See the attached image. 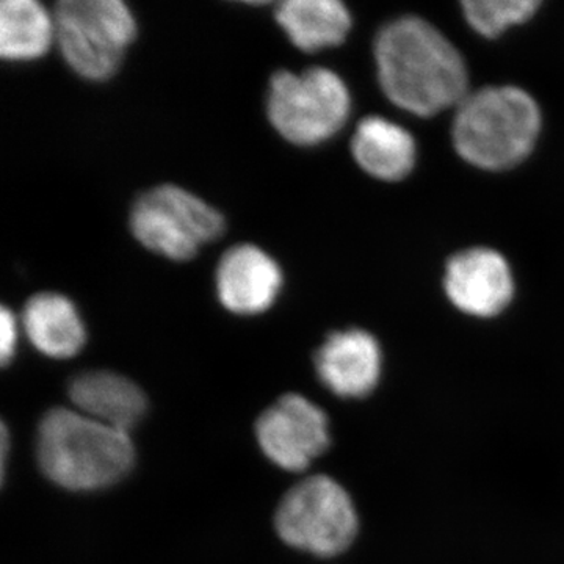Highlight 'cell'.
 <instances>
[{"instance_id": "16", "label": "cell", "mask_w": 564, "mask_h": 564, "mask_svg": "<svg viewBox=\"0 0 564 564\" xmlns=\"http://www.w3.org/2000/svg\"><path fill=\"white\" fill-rule=\"evenodd\" d=\"M55 44V20L36 0L0 3V55L13 63L43 58Z\"/></svg>"}, {"instance_id": "5", "label": "cell", "mask_w": 564, "mask_h": 564, "mask_svg": "<svg viewBox=\"0 0 564 564\" xmlns=\"http://www.w3.org/2000/svg\"><path fill=\"white\" fill-rule=\"evenodd\" d=\"M55 46L80 79L101 84L118 73L139 33L121 0H62L55 6Z\"/></svg>"}, {"instance_id": "1", "label": "cell", "mask_w": 564, "mask_h": 564, "mask_svg": "<svg viewBox=\"0 0 564 564\" xmlns=\"http://www.w3.org/2000/svg\"><path fill=\"white\" fill-rule=\"evenodd\" d=\"M375 61L384 95L419 117L459 106L469 95L462 54L421 18H400L384 25L375 40Z\"/></svg>"}, {"instance_id": "10", "label": "cell", "mask_w": 564, "mask_h": 564, "mask_svg": "<svg viewBox=\"0 0 564 564\" xmlns=\"http://www.w3.org/2000/svg\"><path fill=\"white\" fill-rule=\"evenodd\" d=\"M444 289L448 300L463 313L492 317L502 313L513 299V273L500 252L473 248L448 261Z\"/></svg>"}, {"instance_id": "4", "label": "cell", "mask_w": 564, "mask_h": 564, "mask_svg": "<svg viewBox=\"0 0 564 564\" xmlns=\"http://www.w3.org/2000/svg\"><path fill=\"white\" fill-rule=\"evenodd\" d=\"M350 110L347 84L332 69H280L270 77L267 118L278 135L293 147L313 148L332 140L347 124Z\"/></svg>"}, {"instance_id": "12", "label": "cell", "mask_w": 564, "mask_h": 564, "mask_svg": "<svg viewBox=\"0 0 564 564\" xmlns=\"http://www.w3.org/2000/svg\"><path fill=\"white\" fill-rule=\"evenodd\" d=\"M68 395L79 413L129 433L148 410L143 391L122 375L88 370L74 375Z\"/></svg>"}, {"instance_id": "13", "label": "cell", "mask_w": 564, "mask_h": 564, "mask_svg": "<svg viewBox=\"0 0 564 564\" xmlns=\"http://www.w3.org/2000/svg\"><path fill=\"white\" fill-rule=\"evenodd\" d=\"M21 323L33 347L47 358H74L87 343L80 313L63 293L32 295L24 304Z\"/></svg>"}, {"instance_id": "15", "label": "cell", "mask_w": 564, "mask_h": 564, "mask_svg": "<svg viewBox=\"0 0 564 564\" xmlns=\"http://www.w3.org/2000/svg\"><path fill=\"white\" fill-rule=\"evenodd\" d=\"M356 163L370 176L381 181H400L413 172L415 141L402 126L380 117L359 122L351 140Z\"/></svg>"}, {"instance_id": "8", "label": "cell", "mask_w": 564, "mask_h": 564, "mask_svg": "<svg viewBox=\"0 0 564 564\" xmlns=\"http://www.w3.org/2000/svg\"><path fill=\"white\" fill-rule=\"evenodd\" d=\"M256 437L270 462L289 473H302L329 445L328 415L313 402L285 393L256 421Z\"/></svg>"}, {"instance_id": "6", "label": "cell", "mask_w": 564, "mask_h": 564, "mask_svg": "<svg viewBox=\"0 0 564 564\" xmlns=\"http://www.w3.org/2000/svg\"><path fill=\"white\" fill-rule=\"evenodd\" d=\"M133 239L148 251L174 262L192 261L226 231L220 210L176 184L141 193L129 212Z\"/></svg>"}, {"instance_id": "18", "label": "cell", "mask_w": 564, "mask_h": 564, "mask_svg": "<svg viewBox=\"0 0 564 564\" xmlns=\"http://www.w3.org/2000/svg\"><path fill=\"white\" fill-rule=\"evenodd\" d=\"M18 344V322L9 307L2 306L0 310V361L2 366H9L17 351Z\"/></svg>"}, {"instance_id": "7", "label": "cell", "mask_w": 564, "mask_h": 564, "mask_svg": "<svg viewBox=\"0 0 564 564\" xmlns=\"http://www.w3.org/2000/svg\"><path fill=\"white\" fill-rule=\"evenodd\" d=\"M274 529L285 544L329 558L355 541L359 522L351 497L328 475L292 486L274 513Z\"/></svg>"}, {"instance_id": "17", "label": "cell", "mask_w": 564, "mask_h": 564, "mask_svg": "<svg viewBox=\"0 0 564 564\" xmlns=\"http://www.w3.org/2000/svg\"><path fill=\"white\" fill-rule=\"evenodd\" d=\"M540 6L538 0H467L463 2V10L475 31L494 39L507 29L529 21Z\"/></svg>"}, {"instance_id": "3", "label": "cell", "mask_w": 564, "mask_h": 564, "mask_svg": "<svg viewBox=\"0 0 564 564\" xmlns=\"http://www.w3.org/2000/svg\"><path fill=\"white\" fill-rule=\"evenodd\" d=\"M541 131V111L518 87H486L470 93L456 109L454 143L464 161L478 169H513L532 152Z\"/></svg>"}, {"instance_id": "2", "label": "cell", "mask_w": 564, "mask_h": 564, "mask_svg": "<svg viewBox=\"0 0 564 564\" xmlns=\"http://www.w3.org/2000/svg\"><path fill=\"white\" fill-rule=\"evenodd\" d=\"M41 473L68 491H98L122 480L135 463L129 433L79 413L54 408L36 434Z\"/></svg>"}, {"instance_id": "11", "label": "cell", "mask_w": 564, "mask_h": 564, "mask_svg": "<svg viewBox=\"0 0 564 564\" xmlns=\"http://www.w3.org/2000/svg\"><path fill=\"white\" fill-rule=\"evenodd\" d=\"M314 364L329 391L344 399H362L380 380V345L364 329L336 332L315 352Z\"/></svg>"}, {"instance_id": "14", "label": "cell", "mask_w": 564, "mask_h": 564, "mask_svg": "<svg viewBox=\"0 0 564 564\" xmlns=\"http://www.w3.org/2000/svg\"><path fill=\"white\" fill-rule=\"evenodd\" d=\"M274 20L293 46L303 52L337 47L351 31V13L339 0H285Z\"/></svg>"}, {"instance_id": "9", "label": "cell", "mask_w": 564, "mask_h": 564, "mask_svg": "<svg viewBox=\"0 0 564 564\" xmlns=\"http://www.w3.org/2000/svg\"><path fill=\"white\" fill-rule=\"evenodd\" d=\"M284 288L280 262L254 243L228 248L215 269V292L226 311L236 315L267 313Z\"/></svg>"}]
</instances>
